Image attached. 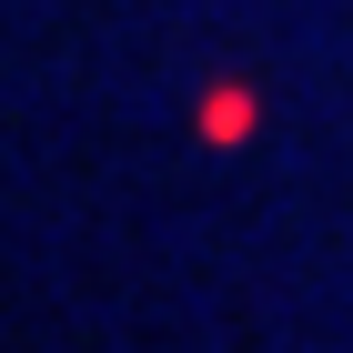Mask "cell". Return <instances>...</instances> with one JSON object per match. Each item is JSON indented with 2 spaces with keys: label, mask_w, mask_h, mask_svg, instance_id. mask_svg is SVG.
Wrapping results in <instances>:
<instances>
[{
  "label": "cell",
  "mask_w": 353,
  "mask_h": 353,
  "mask_svg": "<svg viewBox=\"0 0 353 353\" xmlns=\"http://www.w3.org/2000/svg\"><path fill=\"white\" fill-rule=\"evenodd\" d=\"M202 132H212V141H243V132H252V91H212Z\"/></svg>",
  "instance_id": "6da1fadb"
}]
</instances>
